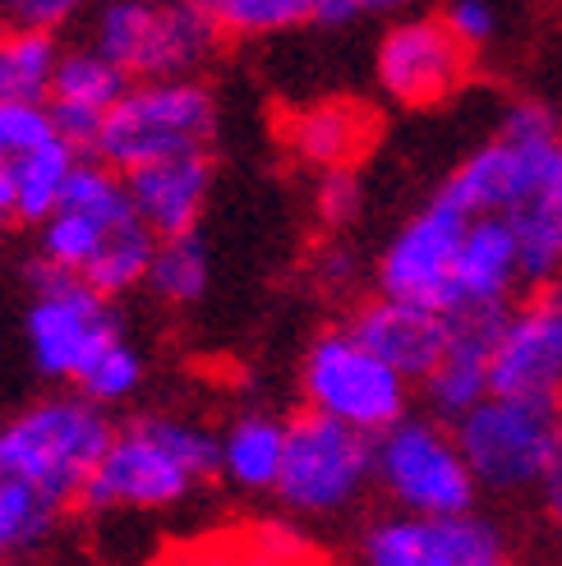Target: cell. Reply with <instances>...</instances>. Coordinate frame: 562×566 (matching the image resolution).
<instances>
[{
  "label": "cell",
  "mask_w": 562,
  "mask_h": 566,
  "mask_svg": "<svg viewBox=\"0 0 562 566\" xmlns=\"http://www.w3.org/2000/svg\"><path fill=\"white\" fill-rule=\"evenodd\" d=\"M89 0H0V23H14V28H51L61 33L65 23H74Z\"/></svg>",
  "instance_id": "f1b7e54d"
},
{
  "label": "cell",
  "mask_w": 562,
  "mask_h": 566,
  "mask_svg": "<svg viewBox=\"0 0 562 566\" xmlns=\"http://www.w3.org/2000/svg\"><path fill=\"white\" fill-rule=\"evenodd\" d=\"M134 212L144 217L157 235H185L199 231V217L212 193V157L208 148L199 153H171L125 171Z\"/></svg>",
  "instance_id": "e0dca14e"
},
{
  "label": "cell",
  "mask_w": 562,
  "mask_h": 566,
  "mask_svg": "<svg viewBox=\"0 0 562 566\" xmlns=\"http://www.w3.org/2000/svg\"><path fill=\"white\" fill-rule=\"evenodd\" d=\"M157 240H162V235L134 212V217H125L116 231L102 240V249L93 253V263L83 268L79 276L93 281V286L106 291L111 300H121V295H129V291L144 286L148 263H153V253H157Z\"/></svg>",
  "instance_id": "603a6c76"
},
{
  "label": "cell",
  "mask_w": 562,
  "mask_h": 566,
  "mask_svg": "<svg viewBox=\"0 0 562 566\" xmlns=\"http://www.w3.org/2000/svg\"><path fill=\"white\" fill-rule=\"evenodd\" d=\"M314 203H319V221L332 226V231L351 226L360 217V208H364V189H360L355 166H336V171H323Z\"/></svg>",
  "instance_id": "83f0119b"
},
{
  "label": "cell",
  "mask_w": 562,
  "mask_h": 566,
  "mask_svg": "<svg viewBox=\"0 0 562 566\" xmlns=\"http://www.w3.org/2000/svg\"><path fill=\"white\" fill-rule=\"evenodd\" d=\"M508 308H447V318H452L447 350L438 355L429 378L419 382L429 415L457 423L470 406H480L493 391V346H498Z\"/></svg>",
  "instance_id": "4fadbf2b"
},
{
  "label": "cell",
  "mask_w": 562,
  "mask_h": 566,
  "mask_svg": "<svg viewBox=\"0 0 562 566\" xmlns=\"http://www.w3.org/2000/svg\"><path fill=\"white\" fill-rule=\"evenodd\" d=\"M217 134V97L199 74L185 78H134L125 97L106 111L93 153L116 171L171 153H199Z\"/></svg>",
  "instance_id": "8992f818"
},
{
  "label": "cell",
  "mask_w": 562,
  "mask_h": 566,
  "mask_svg": "<svg viewBox=\"0 0 562 566\" xmlns=\"http://www.w3.org/2000/svg\"><path fill=\"white\" fill-rule=\"evenodd\" d=\"M134 83V74L111 61L102 46H70L61 51V65H55V83H51V116H55V134L70 138L74 148L93 153L106 111L125 97V88Z\"/></svg>",
  "instance_id": "9a60e30c"
},
{
  "label": "cell",
  "mask_w": 562,
  "mask_h": 566,
  "mask_svg": "<svg viewBox=\"0 0 562 566\" xmlns=\"http://www.w3.org/2000/svg\"><path fill=\"white\" fill-rule=\"evenodd\" d=\"M231 38H272L291 33L300 23H314L319 0H199Z\"/></svg>",
  "instance_id": "d4e9b609"
},
{
  "label": "cell",
  "mask_w": 562,
  "mask_h": 566,
  "mask_svg": "<svg viewBox=\"0 0 562 566\" xmlns=\"http://www.w3.org/2000/svg\"><path fill=\"white\" fill-rule=\"evenodd\" d=\"M521 286H525V272H521V244L512 221L502 212L470 217L452 263L447 308H508Z\"/></svg>",
  "instance_id": "2e32d148"
},
{
  "label": "cell",
  "mask_w": 562,
  "mask_h": 566,
  "mask_svg": "<svg viewBox=\"0 0 562 566\" xmlns=\"http://www.w3.org/2000/svg\"><path fill=\"white\" fill-rule=\"evenodd\" d=\"M378 138V116L364 102L332 97L295 111L287 120V144L300 161L319 166V171H336V166H355Z\"/></svg>",
  "instance_id": "d6986e66"
},
{
  "label": "cell",
  "mask_w": 562,
  "mask_h": 566,
  "mask_svg": "<svg viewBox=\"0 0 562 566\" xmlns=\"http://www.w3.org/2000/svg\"><path fill=\"white\" fill-rule=\"evenodd\" d=\"M540 512L562 534V470H549V479L540 484Z\"/></svg>",
  "instance_id": "d6a6232c"
},
{
  "label": "cell",
  "mask_w": 562,
  "mask_h": 566,
  "mask_svg": "<svg viewBox=\"0 0 562 566\" xmlns=\"http://www.w3.org/2000/svg\"><path fill=\"white\" fill-rule=\"evenodd\" d=\"M466 226H470V212L447 189H438L429 203L387 240L383 259L374 268L378 291L447 308V295H452V263H457Z\"/></svg>",
  "instance_id": "8fae6325"
},
{
  "label": "cell",
  "mask_w": 562,
  "mask_h": 566,
  "mask_svg": "<svg viewBox=\"0 0 562 566\" xmlns=\"http://www.w3.org/2000/svg\"><path fill=\"white\" fill-rule=\"evenodd\" d=\"M19 221V193H14V166L10 157H0V240H6Z\"/></svg>",
  "instance_id": "1f68e13d"
},
{
  "label": "cell",
  "mask_w": 562,
  "mask_h": 566,
  "mask_svg": "<svg viewBox=\"0 0 562 566\" xmlns=\"http://www.w3.org/2000/svg\"><path fill=\"white\" fill-rule=\"evenodd\" d=\"M452 433L475 470L480 493H493V497L540 493V484L558 461L562 406L535 401V396L489 391L480 406H470L452 423Z\"/></svg>",
  "instance_id": "3957f363"
},
{
  "label": "cell",
  "mask_w": 562,
  "mask_h": 566,
  "mask_svg": "<svg viewBox=\"0 0 562 566\" xmlns=\"http://www.w3.org/2000/svg\"><path fill=\"white\" fill-rule=\"evenodd\" d=\"M512 553L508 530L485 512H392L360 534L370 566H502Z\"/></svg>",
  "instance_id": "9c48e42d"
},
{
  "label": "cell",
  "mask_w": 562,
  "mask_h": 566,
  "mask_svg": "<svg viewBox=\"0 0 562 566\" xmlns=\"http://www.w3.org/2000/svg\"><path fill=\"white\" fill-rule=\"evenodd\" d=\"M221 23L199 0H97L89 42L121 61L134 78H185L199 74L217 46Z\"/></svg>",
  "instance_id": "5b68a950"
},
{
  "label": "cell",
  "mask_w": 562,
  "mask_h": 566,
  "mask_svg": "<svg viewBox=\"0 0 562 566\" xmlns=\"http://www.w3.org/2000/svg\"><path fill=\"white\" fill-rule=\"evenodd\" d=\"M378 433H364L323 410L287 419V457L277 474V502L300 521H342L378 484Z\"/></svg>",
  "instance_id": "7a4b0ae2"
},
{
  "label": "cell",
  "mask_w": 562,
  "mask_h": 566,
  "mask_svg": "<svg viewBox=\"0 0 562 566\" xmlns=\"http://www.w3.org/2000/svg\"><path fill=\"white\" fill-rule=\"evenodd\" d=\"M300 391L314 410L355 423L364 433H383L410 410V378L364 346L351 323L327 327L309 342L300 364Z\"/></svg>",
  "instance_id": "ba28073f"
},
{
  "label": "cell",
  "mask_w": 562,
  "mask_h": 566,
  "mask_svg": "<svg viewBox=\"0 0 562 566\" xmlns=\"http://www.w3.org/2000/svg\"><path fill=\"white\" fill-rule=\"evenodd\" d=\"M61 42L51 28H14L0 23V97L46 102L55 65H61Z\"/></svg>",
  "instance_id": "44dd1931"
},
{
  "label": "cell",
  "mask_w": 562,
  "mask_h": 566,
  "mask_svg": "<svg viewBox=\"0 0 562 566\" xmlns=\"http://www.w3.org/2000/svg\"><path fill=\"white\" fill-rule=\"evenodd\" d=\"M125 336L121 308L106 291L79 272H65L46 259H33L28 268V314H23V342L28 359L46 382H79L89 364Z\"/></svg>",
  "instance_id": "277c9868"
},
{
  "label": "cell",
  "mask_w": 562,
  "mask_h": 566,
  "mask_svg": "<svg viewBox=\"0 0 562 566\" xmlns=\"http://www.w3.org/2000/svg\"><path fill=\"white\" fill-rule=\"evenodd\" d=\"M83 148H74L70 138H46V144L28 148L23 157H14V193H19V221L23 226H42L65 198V185L74 176Z\"/></svg>",
  "instance_id": "7402d4cb"
},
{
  "label": "cell",
  "mask_w": 562,
  "mask_h": 566,
  "mask_svg": "<svg viewBox=\"0 0 562 566\" xmlns=\"http://www.w3.org/2000/svg\"><path fill=\"white\" fill-rule=\"evenodd\" d=\"M351 332L374 355H383L397 374H406L410 382H425L429 369L438 364V355L447 350L452 318H447V308H438V304L406 300V295H383L378 291V300L355 308Z\"/></svg>",
  "instance_id": "5bb4252c"
},
{
  "label": "cell",
  "mask_w": 562,
  "mask_h": 566,
  "mask_svg": "<svg viewBox=\"0 0 562 566\" xmlns=\"http://www.w3.org/2000/svg\"><path fill=\"white\" fill-rule=\"evenodd\" d=\"M55 138L51 102H23V97H0V157H23L28 148Z\"/></svg>",
  "instance_id": "4316f807"
},
{
  "label": "cell",
  "mask_w": 562,
  "mask_h": 566,
  "mask_svg": "<svg viewBox=\"0 0 562 566\" xmlns=\"http://www.w3.org/2000/svg\"><path fill=\"white\" fill-rule=\"evenodd\" d=\"M493 391L562 406V276L508 308L493 346Z\"/></svg>",
  "instance_id": "7c38bea8"
},
{
  "label": "cell",
  "mask_w": 562,
  "mask_h": 566,
  "mask_svg": "<svg viewBox=\"0 0 562 566\" xmlns=\"http://www.w3.org/2000/svg\"><path fill=\"white\" fill-rule=\"evenodd\" d=\"M443 19H447V28H452V33H457L470 51L489 46L493 33H498V10H493V0H452Z\"/></svg>",
  "instance_id": "f546056e"
},
{
  "label": "cell",
  "mask_w": 562,
  "mask_h": 566,
  "mask_svg": "<svg viewBox=\"0 0 562 566\" xmlns=\"http://www.w3.org/2000/svg\"><path fill=\"white\" fill-rule=\"evenodd\" d=\"M378 88L410 111L443 106L470 78V46L443 14H406L383 33L374 51Z\"/></svg>",
  "instance_id": "30bf717a"
},
{
  "label": "cell",
  "mask_w": 562,
  "mask_h": 566,
  "mask_svg": "<svg viewBox=\"0 0 562 566\" xmlns=\"http://www.w3.org/2000/svg\"><path fill=\"white\" fill-rule=\"evenodd\" d=\"M378 447V493L397 512H470L480 502V484L452 433L438 415H402L374 438Z\"/></svg>",
  "instance_id": "52a82bcc"
},
{
  "label": "cell",
  "mask_w": 562,
  "mask_h": 566,
  "mask_svg": "<svg viewBox=\"0 0 562 566\" xmlns=\"http://www.w3.org/2000/svg\"><path fill=\"white\" fill-rule=\"evenodd\" d=\"M553 470H562V438H558V461H553Z\"/></svg>",
  "instance_id": "836d02e7"
},
{
  "label": "cell",
  "mask_w": 562,
  "mask_h": 566,
  "mask_svg": "<svg viewBox=\"0 0 562 566\" xmlns=\"http://www.w3.org/2000/svg\"><path fill=\"white\" fill-rule=\"evenodd\" d=\"M281 457H287V423L263 410L231 419L221 433V479L240 493H272Z\"/></svg>",
  "instance_id": "ffe728a7"
},
{
  "label": "cell",
  "mask_w": 562,
  "mask_h": 566,
  "mask_svg": "<svg viewBox=\"0 0 562 566\" xmlns=\"http://www.w3.org/2000/svg\"><path fill=\"white\" fill-rule=\"evenodd\" d=\"M502 217L517 231L525 286L562 276V144L544 153L535 176L525 180V189L512 198V208Z\"/></svg>",
  "instance_id": "ac0fdd59"
},
{
  "label": "cell",
  "mask_w": 562,
  "mask_h": 566,
  "mask_svg": "<svg viewBox=\"0 0 562 566\" xmlns=\"http://www.w3.org/2000/svg\"><path fill=\"white\" fill-rule=\"evenodd\" d=\"M208 276H212L208 244L199 240V231H185V235H162V240H157V253H153V263H148L144 286H148L162 304L189 308V304L204 300Z\"/></svg>",
  "instance_id": "cb8c5ba5"
},
{
  "label": "cell",
  "mask_w": 562,
  "mask_h": 566,
  "mask_svg": "<svg viewBox=\"0 0 562 566\" xmlns=\"http://www.w3.org/2000/svg\"><path fill=\"white\" fill-rule=\"evenodd\" d=\"M144 382H148V359H144V350H138L134 342H125V336H116L89 369L79 374V391L83 396H93L97 406H106V410H116V406H125V401H134L138 391H144Z\"/></svg>",
  "instance_id": "484cf974"
},
{
  "label": "cell",
  "mask_w": 562,
  "mask_h": 566,
  "mask_svg": "<svg viewBox=\"0 0 562 566\" xmlns=\"http://www.w3.org/2000/svg\"><path fill=\"white\" fill-rule=\"evenodd\" d=\"M406 6V0H319L314 6V23L323 28H346L364 14H387V10H397Z\"/></svg>",
  "instance_id": "4dcf8cb0"
},
{
  "label": "cell",
  "mask_w": 562,
  "mask_h": 566,
  "mask_svg": "<svg viewBox=\"0 0 562 566\" xmlns=\"http://www.w3.org/2000/svg\"><path fill=\"white\" fill-rule=\"evenodd\" d=\"M221 479V433L176 415H138L121 423L93 465L89 512H166L199 484Z\"/></svg>",
  "instance_id": "6da1fadb"
}]
</instances>
